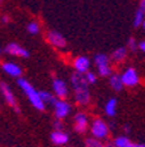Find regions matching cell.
<instances>
[{
  "label": "cell",
  "instance_id": "15",
  "mask_svg": "<svg viewBox=\"0 0 145 147\" xmlns=\"http://www.w3.org/2000/svg\"><path fill=\"white\" fill-rule=\"evenodd\" d=\"M75 101L81 107H85L90 102V92L88 89H81V91L75 92Z\"/></svg>",
  "mask_w": 145,
  "mask_h": 147
},
{
  "label": "cell",
  "instance_id": "26",
  "mask_svg": "<svg viewBox=\"0 0 145 147\" xmlns=\"http://www.w3.org/2000/svg\"><path fill=\"white\" fill-rule=\"evenodd\" d=\"M128 49L131 50V51H137V41L133 38V37H131L130 40H128Z\"/></svg>",
  "mask_w": 145,
  "mask_h": 147
},
{
  "label": "cell",
  "instance_id": "4",
  "mask_svg": "<svg viewBox=\"0 0 145 147\" xmlns=\"http://www.w3.org/2000/svg\"><path fill=\"white\" fill-rule=\"evenodd\" d=\"M0 92H1V95H3V97H4V100H5L7 104H8L11 108H13L17 114L21 113V110H20V108H18L17 100H16L15 95H13L12 89H11V87H9L5 82H0Z\"/></svg>",
  "mask_w": 145,
  "mask_h": 147
},
{
  "label": "cell",
  "instance_id": "24",
  "mask_svg": "<svg viewBox=\"0 0 145 147\" xmlns=\"http://www.w3.org/2000/svg\"><path fill=\"white\" fill-rule=\"evenodd\" d=\"M85 147H105V144L96 138H88L85 141Z\"/></svg>",
  "mask_w": 145,
  "mask_h": 147
},
{
  "label": "cell",
  "instance_id": "30",
  "mask_svg": "<svg viewBox=\"0 0 145 147\" xmlns=\"http://www.w3.org/2000/svg\"><path fill=\"white\" fill-rule=\"evenodd\" d=\"M130 131H131V127L128 125H126L124 126V133H126V134H130Z\"/></svg>",
  "mask_w": 145,
  "mask_h": 147
},
{
  "label": "cell",
  "instance_id": "5",
  "mask_svg": "<svg viewBox=\"0 0 145 147\" xmlns=\"http://www.w3.org/2000/svg\"><path fill=\"white\" fill-rule=\"evenodd\" d=\"M52 107H54V113L56 119H64L67 116H69L71 110H72V107L68 101L59 100V98L55 101V104Z\"/></svg>",
  "mask_w": 145,
  "mask_h": 147
},
{
  "label": "cell",
  "instance_id": "18",
  "mask_svg": "<svg viewBox=\"0 0 145 147\" xmlns=\"http://www.w3.org/2000/svg\"><path fill=\"white\" fill-rule=\"evenodd\" d=\"M127 54H128V50L126 49V47H118V49L112 53L111 58H112V61L114 62L120 63V62H123L124 59L127 58Z\"/></svg>",
  "mask_w": 145,
  "mask_h": 147
},
{
  "label": "cell",
  "instance_id": "3",
  "mask_svg": "<svg viewBox=\"0 0 145 147\" xmlns=\"http://www.w3.org/2000/svg\"><path fill=\"white\" fill-rule=\"evenodd\" d=\"M120 80H122V84L123 87H136L137 84L140 83V75L137 72L136 68L133 67H128L123 71V74L120 75Z\"/></svg>",
  "mask_w": 145,
  "mask_h": 147
},
{
  "label": "cell",
  "instance_id": "20",
  "mask_svg": "<svg viewBox=\"0 0 145 147\" xmlns=\"http://www.w3.org/2000/svg\"><path fill=\"white\" fill-rule=\"evenodd\" d=\"M39 96H41V100L43 101V104L45 105H54L55 101L57 100L52 93L50 92H46V91H39Z\"/></svg>",
  "mask_w": 145,
  "mask_h": 147
},
{
  "label": "cell",
  "instance_id": "21",
  "mask_svg": "<svg viewBox=\"0 0 145 147\" xmlns=\"http://www.w3.org/2000/svg\"><path fill=\"white\" fill-rule=\"evenodd\" d=\"M97 71H98V74L103 78L110 76V75L112 74V70H111V67H110V63L109 64H102V66H97Z\"/></svg>",
  "mask_w": 145,
  "mask_h": 147
},
{
  "label": "cell",
  "instance_id": "22",
  "mask_svg": "<svg viewBox=\"0 0 145 147\" xmlns=\"http://www.w3.org/2000/svg\"><path fill=\"white\" fill-rule=\"evenodd\" d=\"M94 63H96V66H102V64H109L110 63V58L107 57L106 54H97L96 57H94Z\"/></svg>",
  "mask_w": 145,
  "mask_h": 147
},
{
  "label": "cell",
  "instance_id": "7",
  "mask_svg": "<svg viewBox=\"0 0 145 147\" xmlns=\"http://www.w3.org/2000/svg\"><path fill=\"white\" fill-rule=\"evenodd\" d=\"M73 125H75L73 126V127H75V131L80 133V134L86 131L89 127V119H88L86 113H84V112L76 113L75 118H73Z\"/></svg>",
  "mask_w": 145,
  "mask_h": 147
},
{
  "label": "cell",
  "instance_id": "29",
  "mask_svg": "<svg viewBox=\"0 0 145 147\" xmlns=\"http://www.w3.org/2000/svg\"><path fill=\"white\" fill-rule=\"evenodd\" d=\"M9 20H11V18H9V16H8V15L1 16V22H4V24H8Z\"/></svg>",
  "mask_w": 145,
  "mask_h": 147
},
{
  "label": "cell",
  "instance_id": "8",
  "mask_svg": "<svg viewBox=\"0 0 145 147\" xmlns=\"http://www.w3.org/2000/svg\"><path fill=\"white\" fill-rule=\"evenodd\" d=\"M46 38H47L48 43L51 46H54V47H56V49H63L67 45L65 38L56 30H50L47 33V36H46Z\"/></svg>",
  "mask_w": 145,
  "mask_h": 147
},
{
  "label": "cell",
  "instance_id": "16",
  "mask_svg": "<svg viewBox=\"0 0 145 147\" xmlns=\"http://www.w3.org/2000/svg\"><path fill=\"white\" fill-rule=\"evenodd\" d=\"M116 107H118V100L116 98L112 97L110 100H107V102L105 105V113L109 117H114L116 114Z\"/></svg>",
  "mask_w": 145,
  "mask_h": 147
},
{
  "label": "cell",
  "instance_id": "23",
  "mask_svg": "<svg viewBox=\"0 0 145 147\" xmlns=\"http://www.w3.org/2000/svg\"><path fill=\"white\" fill-rule=\"evenodd\" d=\"M27 32H29V34H31V36H35V34H38L39 33V24L37 21H31V22H29L27 24Z\"/></svg>",
  "mask_w": 145,
  "mask_h": 147
},
{
  "label": "cell",
  "instance_id": "10",
  "mask_svg": "<svg viewBox=\"0 0 145 147\" xmlns=\"http://www.w3.org/2000/svg\"><path fill=\"white\" fill-rule=\"evenodd\" d=\"M73 68H75L76 72L79 74L88 72V71H90V61H89L88 57L80 55V57L75 58V61H73Z\"/></svg>",
  "mask_w": 145,
  "mask_h": 147
},
{
  "label": "cell",
  "instance_id": "13",
  "mask_svg": "<svg viewBox=\"0 0 145 147\" xmlns=\"http://www.w3.org/2000/svg\"><path fill=\"white\" fill-rule=\"evenodd\" d=\"M145 0H140V5L137 8L136 13H135V18H133V26L135 28H145Z\"/></svg>",
  "mask_w": 145,
  "mask_h": 147
},
{
  "label": "cell",
  "instance_id": "14",
  "mask_svg": "<svg viewBox=\"0 0 145 147\" xmlns=\"http://www.w3.org/2000/svg\"><path fill=\"white\" fill-rule=\"evenodd\" d=\"M68 141H69V135L64 133L63 130H54L51 133V142L56 146H63L68 143Z\"/></svg>",
  "mask_w": 145,
  "mask_h": 147
},
{
  "label": "cell",
  "instance_id": "19",
  "mask_svg": "<svg viewBox=\"0 0 145 147\" xmlns=\"http://www.w3.org/2000/svg\"><path fill=\"white\" fill-rule=\"evenodd\" d=\"M112 144L115 147H131L132 146V142L130 141V138L127 135H122V137H116L112 141Z\"/></svg>",
  "mask_w": 145,
  "mask_h": 147
},
{
  "label": "cell",
  "instance_id": "25",
  "mask_svg": "<svg viewBox=\"0 0 145 147\" xmlns=\"http://www.w3.org/2000/svg\"><path fill=\"white\" fill-rule=\"evenodd\" d=\"M84 78L86 80L88 84H94L97 82V74L96 72H92V71H88V72L84 74Z\"/></svg>",
  "mask_w": 145,
  "mask_h": 147
},
{
  "label": "cell",
  "instance_id": "6",
  "mask_svg": "<svg viewBox=\"0 0 145 147\" xmlns=\"http://www.w3.org/2000/svg\"><path fill=\"white\" fill-rule=\"evenodd\" d=\"M52 91L55 93V97L59 98V100H65L67 96H68V86L63 79H59V78H55L52 80Z\"/></svg>",
  "mask_w": 145,
  "mask_h": 147
},
{
  "label": "cell",
  "instance_id": "28",
  "mask_svg": "<svg viewBox=\"0 0 145 147\" xmlns=\"http://www.w3.org/2000/svg\"><path fill=\"white\" fill-rule=\"evenodd\" d=\"M137 50H140L141 53L145 51V41H139L137 42Z\"/></svg>",
  "mask_w": 145,
  "mask_h": 147
},
{
  "label": "cell",
  "instance_id": "9",
  "mask_svg": "<svg viewBox=\"0 0 145 147\" xmlns=\"http://www.w3.org/2000/svg\"><path fill=\"white\" fill-rule=\"evenodd\" d=\"M4 51L9 55H13V57H20V58H27L29 57V51H27L25 47L20 46L16 42H11L5 46Z\"/></svg>",
  "mask_w": 145,
  "mask_h": 147
},
{
  "label": "cell",
  "instance_id": "27",
  "mask_svg": "<svg viewBox=\"0 0 145 147\" xmlns=\"http://www.w3.org/2000/svg\"><path fill=\"white\" fill-rule=\"evenodd\" d=\"M54 129L55 130H63V122H61V119H55L54 121Z\"/></svg>",
  "mask_w": 145,
  "mask_h": 147
},
{
  "label": "cell",
  "instance_id": "31",
  "mask_svg": "<svg viewBox=\"0 0 145 147\" xmlns=\"http://www.w3.org/2000/svg\"><path fill=\"white\" fill-rule=\"evenodd\" d=\"M131 147H145V146L142 143H133V142H132V146H131Z\"/></svg>",
  "mask_w": 145,
  "mask_h": 147
},
{
  "label": "cell",
  "instance_id": "17",
  "mask_svg": "<svg viewBox=\"0 0 145 147\" xmlns=\"http://www.w3.org/2000/svg\"><path fill=\"white\" fill-rule=\"evenodd\" d=\"M110 87H111L115 92H120L122 89H123L120 75H118V74H111V75H110Z\"/></svg>",
  "mask_w": 145,
  "mask_h": 147
},
{
  "label": "cell",
  "instance_id": "12",
  "mask_svg": "<svg viewBox=\"0 0 145 147\" xmlns=\"http://www.w3.org/2000/svg\"><path fill=\"white\" fill-rule=\"evenodd\" d=\"M71 84H72V88L75 92L81 91V89H88V86H89L84 78V74H79V72L72 74V76H71Z\"/></svg>",
  "mask_w": 145,
  "mask_h": 147
},
{
  "label": "cell",
  "instance_id": "32",
  "mask_svg": "<svg viewBox=\"0 0 145 147\" xmlns=\"http://www.w3.org/2000/svg\"><path fill=\"white\" fill-rule=\"evenodd\" d=\"M105 147H115V146H114V144H112V142H110V143L105 144Z\"/></svg>",
  "mask_w": 145,
  "mask_h": 147
},
{
  "label": "cell",
  "instance_id": "11",
  "mask_svg": "<svg viewBox=\"0 0 145 147\" xmlns=\"http://www.w3.org/2000/svg\"><path fill=\"white\" fill-rule=\"evenodd\" d=\"M1 70L7 75H9V76H12V78H17V79L21 78V75H22V68L17 63H15V62H4L1 64Z\"/></svg>",
  "mask_w": 145,
  "mask_h": 147
},
{
  "label": "cell",
  "instance_id": "2",
  "mask_svg": "<svg viewBox=\"0 0 145 147\" xmlns=\"http://www.w3.org/2000/svg\"><path fill=\"white\" fill-rule=\"evenodd\" d=\"M90 131H92V135L93 138L96 139H105V138L109 137V133H110V127L109 125L101 118H96L92 122V126H90Z\"/></svg>",
  "mask_w": 145,
  "mask_h": 147
},
{
  "label": "cell",
  "instance_id": "33",
  "mask_svg": "<svg viewBox=\"0 0 145 147\" xmlns=\"http://www.w3.org/2000/svg\"><path fill=\"white\" fill-rule=\"evenodd\" d=\"M0 54H1V50H0Z\"/></svg>",
  "mask_w": 145,
  "mask_h": 147
},
{
  "label": "cell",
  "instance_id": "1",
  "mask_svg": "<svg viewBox=\"0 0 145 147\" xmlns=\"http://www.w3.org/2000/svg\"><path fill=\"white\" fill-rule=\"evenodd\" d=\"M17 84L18 87L21 88V91L24 92L25 95H26L27 100L30 101V104L33 105L35 109L38 110H45L46 105L43 104V101L41 100V96H39V91H37L35 88H34L33 84H30V83L27 82L26 79H24V78H18L17 79Z\"/></svg>",
  "mask_w": 145,
  "mask_h": 147
}]
</instances>
